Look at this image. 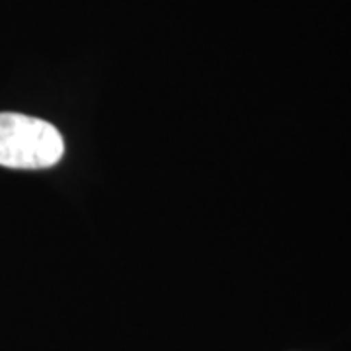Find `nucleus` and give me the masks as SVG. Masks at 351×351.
I'll return each mask as SVG.
<instances>
[{
	"label": "nucleus",
	"mask_w": 351,
	"mask_h": 351,
	"mask_svg": "<svg viewBox=\"0 0 351 351\" xmlns=\"http://www.w3.org/2000/svg\"><path fill=\"white\" fill-rule=\"evenodd\" d=\"M64 141L59 129L24 113H0V166L39 170L63 158Z\"/></svg>",
	"instance_id": "f257e3e1"
}]
</instances>
